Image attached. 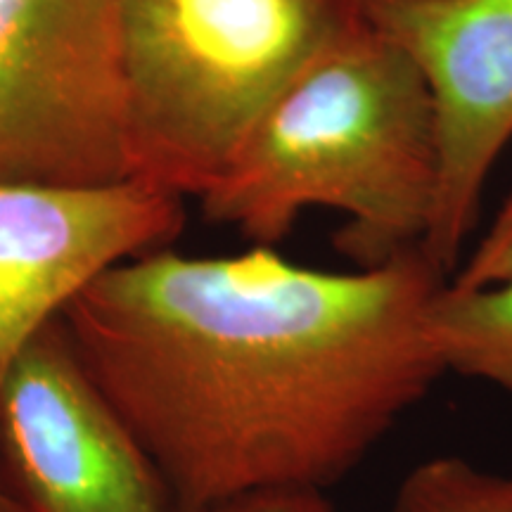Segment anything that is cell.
I'll return each instance as SVG.
<instances>
[{"label": "cell", "mask_w": 512, "mask_h": 512, "mask_svg": "<svg viewBox=\"0 0 512 512\" xmlns=\"http://www.w3.org/2000/svg\"><path fill=\"white\" fill-rule=\"evenodd\" d=\"M446 280L420 247L354 271L166 247L107 268L62 318L188 510L351 475L446 375L425 332Z\"/></svg>", "instance_id": "cell-1"}, {"label": "cell", "mask_w": 512, "mask_h": 512, "mask_svg": "<svg viewBox=\"0 0 512 512\" xmlns=\"http://www.w3.org/2000/svg\"><path fill=\"white\" fill-rule=\"evenodd\" d=\"M437 178L422 76L366 22L266 107L200 204L211 223L264 247L285 240L304 211H337L335 249L370 268L422 247Z\"/></svg>", "instance_id": "cell-2"}, {"label": "cell", "mask_w": 512, "mask_h": 512, "mask_svg": "<svg viewBox=\"0 0 512 512\" xmlns=\"http://www.w3.org/2000/svg\"><path fill=\"white\" fill-rule=\"evenodd\" d=\"M363 27V0H119L131 181L200 200L266 107Z\"/></svg>", "instance_id": "cell-3"}, {"label": "cell", "mask_w": 512, "mask_h": 512, "mask_svg": "<svg viewBox=\"0 0 512 512\" xmlns=\"http://www.w3.org/2000/svg\"><path fill=\"white\" fill-rule=\"evenodd\" d=\"M133 183L119 0H0V188Z\"/></svg>", "instance_id": "cell-4"}, {"label": "cell", "mask_w": 512, "mask_h": 512, "mask_svg": "<svg viewBox=\"0 0 512 512\" xmlns=\"http://www.w3.org/2000/svg\"><path fill=\"white\" fill-rule=\"evenodd\" d=\"M0 486L19 512H178L62 316L31 337L0 389Z\"/></svg>", "instance_id": "cell-5"}, {"label": "cell", "mask_w": 512, "mask_h": 512, "mask_svg": "<svg viewBox=\"0 0 512 512\" xmlns=\"http://www.w3.org/2000/svg\"><path fill=\"white\" fill-rule=\"evenodd\" d=\"M363 15L430 95L439 178L420 249L451 278L512 140V0H363Z\"/></svg>", "instance_id": "cell-6"}, {"label": "cell", "mask_w": 512, "mask_h": 512, "mask_svg": "<svg viewBox=\"0 0 512 512\" xmlns=\"http://www.w3.org/2000/svg\"><path fill=\"white\" fill-rule=\"evenodd\" d=\"M185 200L143 183L0 188V389L43 325L107 268L171 247Z\"/></svg>", "instance_id": "cell-7"}, {"label": "cell", "mask_w": 512, "mask_h": 512, "mask_svg": "<svg viewBox=\"0 0 512 512\" xmlns=\"http://www.w3.org/2000/svg\"><path fill=\"white\" fill-rule=\"evenodd\" d=\"M425 332L444 373L486 382L512 396V280L434 294Z\"/></svg>", "instance_id": "cell-8"}, {"label": "cell", "mask_w": 512, "mask_h": 512, "mask_svg": "<svg viewBox=\"0 0 512 512\" xmlns=\"http://www.w3.org/2000/svg\"><path fill=\"white\" fill-rule=\"evenodd\" d=\"M389 512H512V475L434 456L403 477Z\"/></svg>", "instance_id": "cell-9"}, {"label": "cell", "mask_w": 512, "mask_h": 512, "mask_svg": "<svg viewBox=\"0 0 512 512\" xmlns=\"http://www.w3.org/2000/svg\"><path fill=\"white\" fill-rule=\"evenodd\" d=\"M512 280V190L498 209L494 223L460 261L451 278L446 280L453 290H477V287L510 283Z\"/></svg>", "instance_id": "cell-10"}, {"label": "cell", "mask_w": 512, "mask_h": 512, "mask_svg": "<svg viewBox=\"0 0 512 512\" xmlns=\"http://www.w3.org/2000/svg\"><path fill=\"white\" fill-rule=\"evenodd\" d=\"M178 512H337L325 491L311 489H278L256 491L228 498V501L200 505Z\"/></svg>", "instance_id": "cell-11"}, {"label": "cell", "mask_w": 512, "mask_h": 512, "mask_svg": "<svg viewBox=\"0 0 512 512\" xmlns=\"http://www.w3.org/2000/svg\"><path fill=\"white\" fill-rule=\"evenodd\" d=\"M0 512H19L17 505L10 501L8 494H5L3 486H0Z\"/></svg>", "instance_id": "cell-12"}]
</instances>
